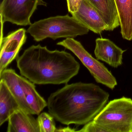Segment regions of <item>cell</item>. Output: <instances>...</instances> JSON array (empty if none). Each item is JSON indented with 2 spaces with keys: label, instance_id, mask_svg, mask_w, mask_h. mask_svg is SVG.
Wrapping results in <instances>:
<instances>
[{
  "label": "cell",
  "instance_id": "obj_1",
  "mask_svg": "<svg viewBox=\"0 0 132 132\" xmlns=\"http://www.w3.org/2000/svg\"><path fill=\"white\" fill-rule=\"evenodd\" d=\"M109 94L92 83L66 84L51 93L47 100L49 113L64 125H85L102 111Z\"/></svg>",
  "mask_w": 132,
  "mask_h": 132
},
{
  "label": "cell",
  "instance_id": "obj_2",
  "mask_svg": "<svg viewBox=\"0 0 132 132\" xmlns=\"http://www.w3.org/2000/svg\"><path fill=\"white\" fill-rule=\"evenodd\" d=\"M16 61L21 75L37 85L67 84L80 69V64L70 53L39 44L27 48Z\"/></svg>",
  "mask_w": 132,
  "mask_h": 132
},
{
  "label": "cell",
  "instance_id": "obj_3",
  "mask_svg": "<svg viewBox=\"0 0 132 132\" xmlns=\"http://www.w3.org/2000/svg\"><path fill=\"white\" fill-rule=\"evenodd\" d=\"M89 30L76 18L69 15L57 16L31 24L27 32L39 42L47 38H74L86 35Z\"/></svg>",
  "mask_w": 132,
  "mask_h": 132
},
{
  "label": "cell",
  "instance_id": "obj_4",
  "mask_svg": "<svg viewBox=\"0 0 132 132\" xmlns=\"http://www.w3.org/2000/svg\"><path fill=\"white\" fill-rule=\"evenodd\" d=\"M93 120L109 132H132V100L123 96L111 100Z\"/></svg>",
  "mask_w": 132,
  "mask_h": 132
},
{
  "label": "cell",
  "instance_id": "obj_5",
  "mask_svg": "<svg viewBox=\"0 0 132 132\" xmlns=\"http://www.w3.org/2000/svg\"><path fill=\"white\" fill-rule=\"evenodd\" d=\"M62 46L71 51L86 67L98 83L113 89L117 85L116 79L103 63L93 57L84 48L82 45L74 38H67L58 42Z\"/></svg>",
  "mask_w": 132,
  "mask_h": 132
},
{
  "label": "cell",
  "instance_id": "obj_6",
  "mask_svg": "<svg viewBox=\"0 0 132 132\" xmlns=\"http://www.w3.org/2000/svg\"><path fill=\"white\" fill-rule=\"evenodd\" d=\"M39 6H47V3L43 0H3L0 5L1 18L4 23L30 25L31 18Z\"/></svg>",
  "mask_w": 132,
  "mask_h": 132
},
{
  "label": "cell",
  "instance_id": "obj_7",
  "mask_svg": "<svg viewBox=\"0 0 132 132\" xmlns=\"http://www.w3.org/2000/svg\"><path fill=\"white\" fill-rule=\"evenodd\" d=\"M26 31L24 28L11 32L1 40L0 73L16 59L20 50L27 40Z\"/></svg>",
  "mask_w": 132,
  "mask_h": 132
},
{
  "label": "cell",
  "instance_id": "obj_8",
  "mask_svg": "<svg viewBox=\"0 0 132 132\" xmlns=\"http://www.w3.org/2000/svg\"><path fill=\"white\" fill-rule=\"evenodd\" d=\"M72 15L96 34L106 31V23L96 9L87 0H82L78 11Z\"/></svg>",
  "mask_w": 132,
  "mask_h": 132
},
{
  "label": "cell",
  "instance_id": "obj_9",
  "mask_svg": "<svg viewBox=\"0 0 132 132\" xmlns=\"http://www.w3.org/2000/svg\"><path fill=\"white\" fill-rule=\"evenodd\" d=\"M125 51L109 39L98 38L96 40L94 54L96 59L112 68H117L122 65L123 55Z\"/></svg>",
  "mask_w": 132,
  "mask_h": 132
},
{
  "label": "cell",
  "instance_id": "obj_10",
  "mask_svg": "<svg viewBox=\"0 0 132 132\" xmlns=\"http://www.w3.org/2000/svg\"><path fill=\"white\" fill-rule=\"evenodd\" d=\"M21 76L12 69H6L0 73V79L3 81L16 99L21 109L33 114L28 106L24 92Z\"/></svg>",
  "mask_w": 132,
  "mask_h": 132
},
{
  "label": "cell",
  "instance_id": "obj_11",
  "mask_svg": "<svg viewBox=\"0 0 132 132\" xmlns=\"http://www.w3.org/2000/svg\"><path fill=\"white\" fill-rule=\"evenodd\" d=\"M21 109L15 111L8 119L7 132H40L37 119Z\"/></svg>",
  "mask_w": 132,
  "mask_h": 132
},
{
  "label": "cell",
  "instance_id": "obj_12",
  "mask_svg": "<svg viewBox=\"0 0 132 132\" xmlns=\"http://www.w3.org/2000/svg\"><path fill=\"white\" fill-rule=\"evenodd\" d=\"M98 12L107 24L106 31H112L120 26L115 0H87Z\"/></svg>",
  "mask_w": 132,
  "mask_h": 132
},
{
  "label": "cell",
  "instance_id": "obj_13",
  "mask_svg": "<svg viewBox=\"0 0 132 132\" xmlns=\"http://www.w3.org/2000/svg\"><path fill=\"white\" fill-rule=\"evenodd\" d=\"M21 109L5 82L0 81V126L18 110Z\"/></svg>",
  "mask_w": 132,
  "mask_h": 132
},
{
  "label": "cell",
  "instance_id": "obj_14",
  "mask_svg": "<svg viewBox=\"0 0 132 132\" xmlns=\"http://www.w3.org/2000/svg\"><path fill=\"white\" fill-rule=\"evenodd\" d=\"M123 39L132 40V0H115Z\"/></svg>",
  "mask_w": 132,
  "mask_h": 132
},
{
  "label": "cell",
  "instance_id": "obj_15",
  "mask_svg": "<svg viewBox=\"0 0 132 132\" xmlns=\"http://www.w3.org/2000/svg\"><path fill=\"white\" fill-rule=\"evenodd\" d=\"M25 77L21 76V81L26 101L33 115H38L47 106V103L37 92L34 83Z\"/></svg>",
  "mask_w": 132,
  "mask_h": 132
},
{
  "label": "cell",
  "instance_id": "obj_16",
  "mask_svg": "<svg viewBox=\"0 0 132 132\" xmlns=\"http://www.w3.org/2000/svg\"><path fill=\"white\" fill-rule=\"evenodd\" d=\"M54 117L50 113L44 112L38 115L37 120L40 132H55Z\"/></svg>",
  "mask_w": 132,
  "mask_h": 132
},
{
  "label": "cell",
  "instance_id": "obj_17",
  "mask_svg": "<svg viewBox=\"0 0 132 132\" xmlns=\"http://www.w3.org/2000/svg\"><path fill=\"white\" fill-rule=\"evenodd\" d=\"M77 132H109L105 128L98 123L96 122L94 120L89 122L79 130Z\"/></svg>",
  "mask_w": 132,
  "mask_h": 132
},
{
  "label": "cell",
  "instance_id": "obj_18",
  "mask_svg": "<svg viewBox=\"0 0 132 132\" xmlns=\"http://www.w3.org/2000/svg\"><path fill=\"white\" fill-rule=\"evenodd\" d=\"M82 0H66L68 11L71 14L78 11Z\"/></svg>",
  "mask_w": 132,
  "mask_h": 132
},
{
  "label": "cell",
  "instance_id": "obj_19",
  "mask_svg": "<svg viewBox=\"0 0 132 132\" xmlns=\"http://www.w3.org/2000/svg\"><path fill=\"white\" fill-rule=\"evenodd\" d=\"M77 132L75 129L70 128L69 127H64V128L57 129L55 132Z\"/></svg>",
  "mask_w": 132,
  "mask_h": 132
}]
</instances>
